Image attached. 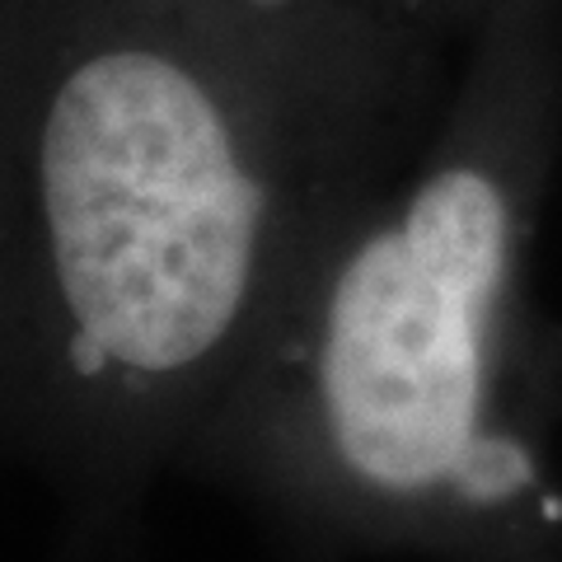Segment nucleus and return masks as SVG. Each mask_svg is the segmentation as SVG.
<instances>
[{"instance_id":"f257e3e1","label":"nucleus","mask_w":562,"mask_h":562,"mask_svg":"<svg viewBox=\"0 0 562 562\" xmlns=\"http://www.w3.org/2000/svg\"><path fill=\"white\" fill-rule=\"evenodd\" d=\"M417 38L249 0L225 38L117 24L33 127L47 291L38 427L90 512L198 450L314 249L422 132Z\"/></svg>"},{"instance_id":"f03ea898","label":"nucleus","mask_w":562,"mask_h":562,"mask_svg":"<svg viewBox=\"0 0 562 562\" xmlns=\"http://www.w3.org/2000/svg\"><path fill=\"white\" fill-rule=\"evenodd\" d=\"M562 155V0H497L351 202L198 454L314 543L562 558L558 380L530 310Z\"/></svg>"},{"instance_id":"7ed1b4c3","label":"nucleus","mask_w":562,"mask_h":562,"mask_svg":"<svg viewBox=\"0 0 562 562\" xmlns=\"http://www.w3.org/2000/svg\"><path fill=\"white\" fill-rule=\"evenodd\" d=\"M291 5H310L371 29H390V33H403V38H431L436 29L469 33L497 0H291Z\"/></svg>"},{"instance_id":"20e7f679","label":"nucleus","mask_w":562,"mask_h":562,"mask_svg":"<svg viewBox=\"0 0 562 562\" xmlns=\"http://www.w3.org/2000/svg\"><path fill=\"white\" fill-rule=\"evenodd\" d=\"M549 562H562V558H549Z\"/></svg>"}]
</instances>
